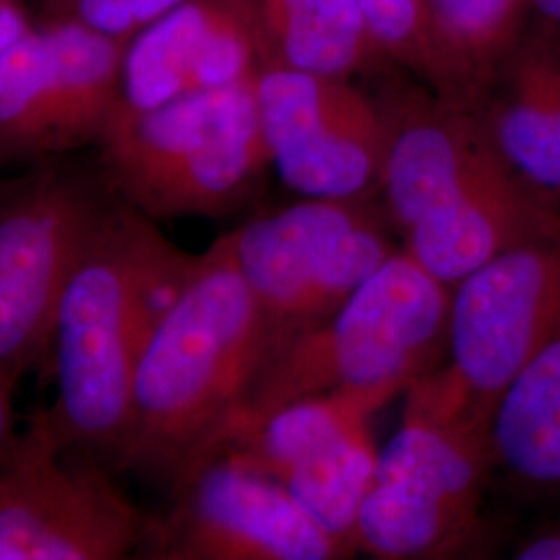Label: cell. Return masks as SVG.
I'll return each instance as SVG.
<instances>
[{"label":"cell","mask_w":560,"mask_h":560,"mask_svg":"<svg viewBox=\"0 0 560 560\" xmlns=\"http://www.w3.org/2000/svg\"><path fill=\"white\" fill-rule=\"evenodd\" d=\"M200 254L113 203L60 295L52 347L57 397L38 420L62 448L113 467L125 439L141 353L194 277Z\"/></svg>","instance_id":"6da1fadb"},{"label":"cell","mask_w":560,"mask_h":560,"mask_svg":"<svg viewBox=\"0 0 560 560\" xmlns=\"http://www.w3.org/2000/svg\"><path fill=\"white\" fill-rule=\"evenodd\" d=\"M270 358L268 326L222 235L141 353L113 469L173 488L208 457Z\"/></svg>","instance_id":"7a4b0ae2"},{"label":"cell","mask_w":560,"mask_h":560,"mask_svg":"<svg viewBox=\"0 0 560 560\" xmlns=\"http://www.w3.org/2000/svg\"><path fill=\"white\" fill-rule=\"evenodd\" d=\"M492 474L490 420L448 365L434 368L405 390L402 423L381 448L358 515V550L381 560L481 557Z\"/></svg>","instance_id":"3957f363"},{"label":"cell","mask_w":560,"mask_h":560,"mask_svg":"<svg viewBox=\"0 0 560 560\" xmlns=\"http://www.w3.org/2000/svg\"><path fill=\"white\" fill-rule=\"evenodd\" d=\"M451 298V287L399 249L330 318L280 347L208 457L293 400L378 388L405 395L446 358Z\"/></svg>","instance_id":"277c9868"},{"label":"cell","mask_w":560,"mask_h":560,"mask_svg":"<svg viewBox=\"0 0 560 560\" xmlns=\"http://www.w3.org/2000/svg\"><path fill=\"white\" fill-rule=\"evenodd\" d=\"M96 148L110 191L154 222L235 214L270 166L256 78L145 110L119 101Z\"/></svg>","instance_id":"5b68a950"},{"label":"cell","mask_w":560,"mask_h":560,"mask_svg":"<svg viewBox=\"0 0 560 560\" xmlns=\"http://www.w3.org/2000/svg\"><path fill=\"white\" fill-rule=\"evenodd\" d=\"M372 194L305 198L266 212L226 237L260 307L272 355L330 318L399 249Z\"/></svg>","instance_id":"8992f818"},{"label":"cell","mask_w":560,"mask_h":560,"mask_svg":"<svg viewBox=\"0 0 560 560\" xmlns=\"http://www.w3.org/2000/svg\"><path fill=\"white\" fill-rule=\"evenodd\" d=\"M115 201L98 166L65 159L0 180V372L11 381L48 358L65 284Z\"/></svg>","instance_id":"52a82bcc"},{"label":"cell","mask_w":560,"mask_h":560,"mask_svg":"<svg viewBox=\"0 0 560 560\" xmlns=\"http://www.w3.org/2000/svg\"><path fill=\"white\" fill-rule=\"evenodd\" d=\"M36 418L0 455V560H119L145 517L88 453L71 457Z\"/></svg>","instance_id":"ba28073f"},{"label":"cell","mask_w":560,"mask_h":560,"mask_svg":"<svg viewBox=\"0 0 560 560\" xmlns=\"http://www.w3.org/2000/svg\"><path fill=\"white\" fill-rule=\"evenodd\" d=\"M129 40L46 21L0 55V166L96 145L120 101Z\"/></svg>","instance_id":"9c48e42d"},{"label":"cell","mask_w":560,"mask_h":560,"mask_svg":"<svg viewBox=\"0 0 560 560\" xmlns=\"http://www.w3.org/2000/svg\"><path fill=\"white\" fill-rule=\"evenodd\" d=\"M397 390H337L287 402L214 455H229L280 483L326 532L355 546V525L378 455L372 418Z\"/></svg>","instance_id":"30bf717a"},{"label":"cell","mask_w":560,"mask_h":560,"mask_svg":"<svg viewBox=\"0 0 560 560\" xmlns=\"http://www.w3.org/2000/svg\"><path fill=\"white\" fill-rule=\"evenodd\" d=\"M161 517H145L150 560H339L353 548L312 520L275 480L229 455L194 465Z\"/></svg>","instance_id":"8fae6325"},{"label":"cell","mask_w":560,"mask_h":560,"mask_svg":"<svg viewBox=\"0 0 560 560\" xmlns=\"http://www.w3.org/2000/svg\"><path fill=\"white\" fill-rule=\"evenodd\" d=\"M560 330V235L529 241L453 287L446 365L483 418Z\"/></svg>","instance_id":"7c38bea8"},{"label":"cell","mask_w":560,"mask_h":560,"mask_svg":"<svg viewBox=\"0 0 560 560\" xmlns=\"http://www.w3.org/2000/svg\"><path fill=\"white\" fill-rule=\"evenodd\" d=\"M270 166L303 198H358L378 189L382 115L353 80L266 67L256 75Z\"/></svg>","instance_id":"4fadbf2b"},{"label":"cell","mask_w":560,"mask_h":560,"mask_svg":"<svg viewBox=\"0 0 560 560\" xmlns=\"http://www.w3.org/2000/svg\"><path fill=\"white\" fill-rule=\"evenodd\" d=\"M258 71L256 42L233 0H185L127 44L120 102L145 110Z\"/></svg>","instance_id":"5bb4252c"},{"label":"cell","mask_w":560,"mask_h":560,"mask_svg":"<svg viewBox=\"0 0 560 560\" xmlns=\"http://www.w3.org/2000/svg\"><path fill=\"white\" fill-rule=\"evenodd\" d=\"M467 110L504 161L560 203V42L523 25Z\"/></svg>","instance_id":"9a60e30c"},{"label":"cell","mask_w":560,"mask_h":560,"mask_svg":"<svg viewBox=\"0 0 560 560\" xmlns=\"http://www.w3.org/2000/svg\"><path fill=\"white\" fill-rule=\"evenodd\" d=\"M555 235H560L559 201L515 173L409 226L402 252L453 289L504 252Z\"/></svg>","instance_id":"2e32d148"},{"label":"cell","mask_w":560,"mask_h":560,"mask_svg":"<svg viewBox=\"0 0 560 560\" xmlns=\"http://www.w3.org/2000/svg\"><path fill=\"white\" fill-rule=\"evenodd\" d=\"M258 48L260 69L280 67L355 80L395 67L355 0H233Z\"/></svg>","instance_id":"e0dca14e"},{"label":"cell","mask_w":560,"mask_h":560,"mask_svg":"<svg viewBox=\"0 0 560 560\" xmlns=\"http://www.w3.org/2000/svg\"><path fill=\"white\" fill-rule=\"evenodd\" d=\"M490 451L494 471L517 492L560 497V330L502 390Z\"/></svg>","instance_id":"ac0fdd59"},{"label":"cell","mask_w":560,"mask_h":560,"mask_svg":"<svg viewBox=\"0 0 560 560\" xmlns=\"http://www.w3.org/2000/svg\"><path fill=\"white\" fill-rule=\"evenodd\" d=\"M432 73L428 88L469 108L523 30L525 0H425Z\"/></svg>","instance_id":"d6986e66"},{"label":"cell","mask_w":560,"mask_h":560,"mask_svg":"<svg viewBox=\"0 0 560 560\" xmlns=\"http://www.w3.org/2000/svg\"><path fill=\"white\" fill-rule=\"evenodd\" d=\"M374 38L395 67L428 85L432 73L425 0H355Z\"/></svg>","instance_id":"ffe728a7"},{"label":"cell","mask_w":560,"mask_h":560,"mask_svg":"<svg viewBox=\"0 0 560 560\" xmlns=\"http://www.w3.org/2000/svg\"><path fill=\"white\" fill-rule=\"evenodd\" d=\"M185 0H34L46 21L78 23L117 40H131Z\"/></svg>","instance_id":"44dd1931"},{"label":"cell","mask_w":560,"mask_h":560,"mask_svg":"<svg viewBox=\"0 0 560 560\" xmlns=\"http://www.w3.org/2000/svg\"><path fill=\"white\" fill-rule=\"evenodd\" d=\"M36 27L25 0H0V55Z\"/></svg>","instance_id":"7402d4cb"},{"label":"cell","mask_w":560,"mask_h":560,"mask_svg":"<svg viewBox=\"0 0 560 560\" xmlns=\"http://www.w3.org/2000/svg\"><path fill=\"white\" fill-rule=\"evenodd\" d=\"M515 559L560 560V517L546 523L515 548Z\"/></svg>","instance_id":"603a6c76"},{"label":"cell","mask_w":560,"mask_h":560,"mask_svg":"<svg viewBox=\"0 0 560 560\" xmlns=\"http://www.w3.org/2000/svg\"><path fill=\"white\" fill-rule=\"evenodd\" d=\"M15 388H18V382L11 381L7 374L0 372V455L7 453L20 436L15 428V407H13Z\"/></svg>","instance_id":"cb8c5ba5"},{"label":"cell","mask_w":560,"mask_h":560,"mask_svg":"<svg viewBox=\"0 0 560 560\" xmlns=\"http://www.w3.org/2000/svg\"><path fill=\"white\" fill-rule=\"evenodd\" d=\"M525 4L527 11H534L541 20L560 27V0H525Z\"/></svg>","instance_id":"d4e9b609"}]
</instances>
